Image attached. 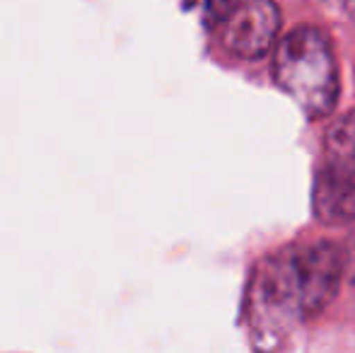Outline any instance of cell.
I'll use <instances>...</instances> for the list:
<instances>
[{
    "label": "cell",
    "mask_w": 355,
    "mask_h": 353,
    "mask_svg": "<svg viewBox=\"0 0 355 353\" xmlns=\"http://www.w3.org/2000/svg\"><path fill=\"white\" fill-rule=\"evenodd\" d=\"M329 165L355 170V112L341 117L327 133Z\"/></svg>",
    "instance_id": "5"
},
{
    "label": "cell",
    "mask_w": 355,
    "mask_h": 353,
    "mask_svg": "<svg viewBox=\"0 0 355 353\" xmlns=\"http://www.w3.org/2000/svg\"><path fill=\"white\" fill-rule=\"evenodd\" d=\"M312 206L314 216L329 225L355 221V170L327 162L317 175Z\"/></svg>",
    "instance_id": "4"
},
{
    "label": "cell",
    "mask_w": 355,
    "mask_h": 353,
    "mask_svg": "<svg viewBox=\"0 0 355 353\" xmlns=\"http://www.w3.org/2000/svg\"><path fill=\"white\" fill-rule=\"evenodd\" d=\"M346 273L351 276V281L355 283V235L346 247Z\"/></svg>",
    "instance_id": "6"
},
{
    "label": "cell",
    "mask_w": 355,
    "mask_h": 353,
    "mask_svg": "<svg viewBox=\"0 0 355 353\" xmlns=\"http://www.w3.org/2000/svg\"><path fill=\"white\" fill-rule=\"evenodd\" d=\"M213 27L220 44L242 58H261L271 51L281 27V12L266 0H244L213 8Z\"/></svg>",
    "instance_id": "3"
},
{
    "label": "cell",
    "mask_w": 355,
    "mask_h": 353,
    "mask_svg": "<svg viewBox=\"0 0 355 353\" xmlns=\"http://www.w3.org/2000/svg\"><path fill=\"white\" fill-rule=\"evenodd\" d=\"M273 76L304 117L322 119L338 97V71L331 44L317 27H297L276 46Z\"/></svg>",
    "instance_id": "2"
},
{
    "label": "cell",
    "mask_w": 355,
    "mask_h": 353,
    "mask_svg": "<svg viewBox=\"0 0 355 353\" xmlns=\"http://www.w3.org/2000/svg\"><path fill=\"white\" fill-rule=\"evenodd\" d=\"M346 273V250L334 242L293 245L254 268L247 291L252 344L273 351L295 327L312 320L336 295Z\"/></svg>",
    "instance_id": "1"
}]
</instances>
